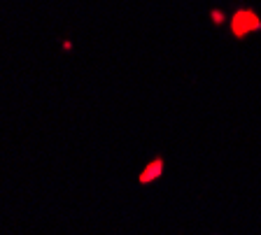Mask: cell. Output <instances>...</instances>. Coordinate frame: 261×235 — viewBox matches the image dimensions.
Returning <instances> with one entry per match:
<instances>
[{"mask_svg": "<svg viewBox=\"0 0 261 235\" xmlns=\"http://www.w3.org/2000/svg\"><path fill=\"white\" fill-rule=\"evenodd\" d=\"M210 19H212V23H215V26H222V23L226 21V14H224V12H219V10H212L210 12Z\"/></svg>", "mask_w": 261, "mask_h": 235, "instance_id": "3", "label": "cell"}, {"mask_svg": "<svg viewBox=\"0 0 261 235\" xmlns=\"http://www.w3.org/2000/svg\"><path fill=\"white\" fill-rule=\"evenodd\" d=\"M256 31H261V19L256 12L247 10V7H240L231 17V33H233V38L243 40L250 33H256Z\"/></svg>", "mask_w": 261, "mask_h": 235, "instance_id": "1", "label": "cell"}, {"mask_svg": "<svg viewBox=\"0 0 261 235\" xmlns=\"http://www.w3.org/2000/svg\"><path fill=\"white\" fill-rule=\"evenodd\" d=\"M159 170H161V161H154V163H152V168H149V170H145V175H142V182H147V180H152V177H156V172H159Z\"/></svg>", "mask_w": 261, "mask_h": 235, "instance_id": "2", "label": "cell"}]
</instances>
